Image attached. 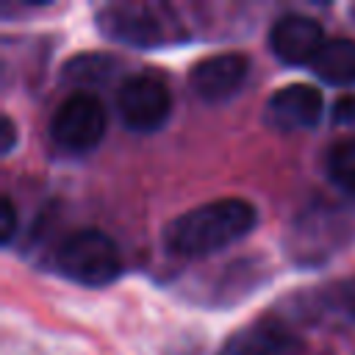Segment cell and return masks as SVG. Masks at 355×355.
<instances>
[{
  "mask_svg": "<svg viewBox=\"0 0 355 355\" xmlns=\"http://www.w3.org/2000/svg\"><path fill=\"white\" fill-rule=\"evenodd\" d=\"M258 222V211L244 197H219L202 202L164 227V247L183 258L219 252L244 239Z\"/></svg>",
  "mask_w": 355,
  "mask_h": 355,
  "instance_id": "cell-1",
  "label": "cell"
},
{
  "mask_svg": "<svg viewBox=\"0 0 355 355\" xmlns=\"http://www.w3.org/2000/svg\"><path fill=\"white\" fill-rule=\"evenodd\" d=\"M55 263L69 280L89 288L108 286L122 272V258L114 239L97 227H83L69 233L58 244Z\"/></svg>",
  "mask_w": 355,
  "mask_h": 355,
  "instance_id": "cell-2",
  "label": "cell"
},
{
  "mask_svg": "<svg viewBox=\"0 0 355 355\" xmlns=\"http://www.w3.org/2000/svg\"><path fill=\"white\" fill-rule=\"evenodd\" d=\"M100 31L130 47H161L178 36V25L166 6L153 3H116L97 14Z\"/></svg>",
  "mask_w": 355,
  "mask_h": 355,
  "instance_id": "cell-3",
  "label": "cell"
},
{
  "mask_svg": "<svg viewBox=\"0 0 355 355\" xmlns=\"http://www.w3.org/2000/svg\"><path fill=\"white\" fill-rule=\"evenodd\" d=\"M108 114L97 94L72 92L50 119V136L58 147L69 153H86L97 147L105 136Z\"/></svg>",
  "mask_w": 355,
  "mask_h": 355,
  "instance_id": "cell-4",
  "label": "cell"
},
{
  "mask_svg": "<svg viewBox=\"0 0 355 355\" xmlns=\"http://www.w3.org/2000/svg\"><path fill=\"white\" fill-rule=\"evenodd\" d=\"M116 111L125 128L136 133H155L172 116V92L161 78L133 72L116 89Z\"/></svg>",
  "mask_w": 355,
  "mask_h": 355,
  "instance_id": "cell-5",
  "label": "cell"
},
{
  "mask_svg": "<svg viewBox=\"0 0 355 355\" xmlns=\"http://www.w3.org/2000/svg\"><path fill=\"white\" fill-rule=\"evenodd\" d=\"M324 42V28L308 14H283L269 28V50L288 67H311Z\"/></svg>",
  "mask_w": 355,
  "mask_h": 355,
  "instance_id": "cell-6",
  "label": "cell"
},
{
  "mask_svg": "<svg viewBox=\"0 0 355 355\" xmlns=\"http://www.w3.org/2000/svg\"><path fill=\"white\" fill-rule=\"evenodd\" d=\"M247 72L250 58L244 53H214L189 69V86L205 103H225L241 89Z\"/></svg>",
  "mask_w": 355,
  "mask_h": 355,
  "instance_id": "cell-7",
  "label": "cell"
},
{
  "mask_svg": "<svg viewBox=\"0 0 355 355\" xmlns=\"http://www.w3.org/2000/svg\"><path fill=\"white\" fill-rule=\"evenodd\" d=\"M322 111H324V97L322 89H316L313 83H288L277 89L263 105L266 122L283 133L313 128L322 119Z\"/></svg>",
  "mask_w": 355,
  "mask_h": 355,
  "instance_id": "cell-8",
  "label": "cell"
},
{
  "mask_svg": "<svg viewBox=\"0 0 355 355\" xmlns=\"http://www.w3.org/2000/svg\"><path fill=\"white\" fill-rule=\"evenodd\" d=\"M311 69L319 80L330 86H355V39L336 36L327 39L319 55L313 58Z\"/></svg>",
  "mask_w": 355,
  "mask_h": 355,
  "instance_id": "cell-9",
  "label": "cell"
},
{
  "mask_svg": "<svg viewBox=\"0 0 355 355\" xmlns=\"http://www.w3.org/2000/svg\"><path fill=\"white\" fill-rule=\"evenodd\" d=\"M324 166H327L330 183H336L347 194H355V136H347V139L336 141L327 150Z\"/></svg>",
  "mask_w": 355,
  "mask_h": 355,
  "instance_id": "cell-10",
  "label": "cell"
},
{
  "mask_svg": "<svg viewBox=\"0 0 355 355\" xmlns=\"http://www.w3.org/2000/svg\"><path fill=\"white\" fill-rule=\"evenodd\" d=\"M330 297H333V302H336L341 311H347L349 316H355V277H347V280L336 283Z\"/></svg>",
  "mask_w": 355,
  "mask_h": 355,
  "instance_id": "cell-11",
  "label": "cell"
},
{
  "mask_svg": "<svg viewBox=\"0 0 355 355\" xmlns=\"http://www.w3.org/2000/svg\"><path fill=\"white\" fill-rule=\"evenodd\" d=\"M0 211H3V227H0V241L8 244L14 239V230H17V208L11 202V197H3L0 200Z\"/></svg>",
  "mask_w": 355,
  "mask_h": 355,
  "instance_id": "cell-12",
  "label": "cell"
},
{
  "mask_svg": "<svg viewBox=\"0 0 355 355\" xmlns=\"http://www.w3.org/2000/svg\"><path fill=\"white\" fill-rule=\"evenodd\" d=\"M333 119L338 125H355V94H341L333 103Z\"/></svg>",
  "mask_w": 355,
  "mask_h": 355,
  "instance_id": "cell-13",
  "label": "cell"
},
{
  "mask_svg": "<svg viewBox=\"0 0 355 355\" xmlns=\"http://www.w3.org/2000/svg\"><path fill=\"white\" fill-rule=\"evenodd\" d=\"M14 141H17V128H14V119L11 116H3V147L0 153L8 155L14 150Z\"/></svg>",
  "mask_w": 355,
  "mask_h": 355,
  "instance_id": "cell-14",
  "label": "cell"
}]
</instances>
